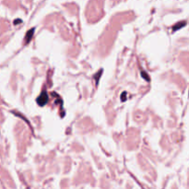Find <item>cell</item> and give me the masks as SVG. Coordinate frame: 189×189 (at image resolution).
I'll list each match as a JSON object with an SVG mask.
<instances>
[{
	"mask_svg": "<svg viewBox=\"0 0 189 189\" xmlns=\"http://www.w3.org/2000/svg\"><path fill=\"white\" fill-rule=\"evenodd\" d=\"M47 102H48V95H47L46 91L44 90V91H42V94L38 97L37 103H38V104H39L40 106H43V105L46 104Z\"/></svg>",
	"mask_w": 189,
	"mask_h": 189,
	"instance_id": "obj_1",
	"label": "cell"
},
{
	"mask_svg": "<svg viewBox=\"0 0 189 189\" xmlns=\"http://www.w3.org/2000/svg\"><path fill=\"white\" fill-rule=\"evenodd\" d=\"M33 32H34V28H32L31 30H30L27 32L26 37H25V43H28V42L31 40L32 35H33Z\"/></svg>",
	"mask_w": 189,
	"mask_h": 189,
	"instance_id": "obj_2",
	"label": "cell"
},
{
	"mask_svg": "<svg viewBox=\"0 0 189 189\" xmlns=\"http://www.w3.org/2000/svg\"><path fill=\"white\" fill-rule=\"evenodd\" d=\"M186 24H187V22L186 21H181V22H178L176 25H175L174 26V30H180L182 27H184V26H186Z\"/></svg>",
	"mask_w": 189,
	"mask_h": 189,
	"instance_id": "obj_3",
	"label": "cell"
},
{
	"mask_svg": "<svg viewBox=\"0 0 189 189\" xmlns=\"http://www.w3.org/2000/svg\"><path fill=\"white\" fill-rule=\"evenodd\" d=\"M142 76H143V77H144V78H145L146 79H148V81H150V78H149L148 75H147V76L145 75V72H142Z\"/></svg>",
	"mask_w": 189,
	"mask_h": 189,
	"instance_id": "obj_4",
	"label": "cell"
},
{
	"mask_svg": "<svg viewBox=\"0 0 189 189\" xmlns=\"http://www.w3.org/2000/svg\"><path fill=\"white\" fill-rule=\"evenodd\" d=\"M20 22H21L20 19H16V20L14 21V24H18V23H20Z\"/></svg>",
	"mask_w": 189,
	"mask_h": 189,
	"instance_id": "obj_5",
	"label": "cell"
}]
</instances>
